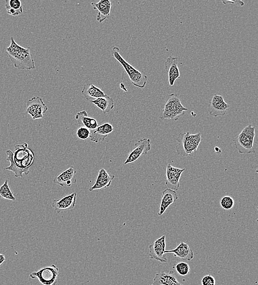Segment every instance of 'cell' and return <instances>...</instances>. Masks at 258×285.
<instances>
[{
	"label": "cell",
	"instance_id": "obj_1",
	"mask_svg": "<svg viewBox=\"0 0 258 285\" xmlns=\"http://www.w3.org/2000/svg\"><path fill=\"white\" fill-rule=\"evenodd\" d=\"M5 153L7 156L6 160L10 164L5 170L14 172L15 178L23 177V174L27 175L30 173L29 168L34 163L35 155L26 142L15 145L14 151L8 149Z\"/></svg>",
	"mask_w": 258,
	"mask_h": 285
},
{
	"label": "cell",
	"instance_id": "obj_2",
	"mask_svg": "<svg viewBox=\"0 0 258 285\" xmlns=\"http://www.w3.org/2000/svg\"><path fill=\"white\" fill-rule=\"evenodd\" d=\"M5 51L15 68L27 70L35 69V60L30 47L24 48L20 46L12 37L10 38V45L5 49Z\"/></svg>",
	"mask_w": 258,
	"mask_h": 285
},
{
	"label": "cell",
	"instance_id": "obj_3",
	"mask_svg": "<svg viewBox=\"0 0 258 285\" xmlns=\"http://www.w3.org/2000/svg\"><path fill=\"white\" fill-rule=\"evenodd\" d=\"M178 144L176 151L181 157L188 156L196 152L202 141V134L192 135L189 132L180 134L177 139Z\"/></svg>",
	"mask_w": 258,
	"mask_h": 285
},
{
	"label": "cell",
	"instance_id": "obj_4",
	"mask_svg": "<svg viewBox=\"0 0 258 285\" xmlns=\"http://www.w3.org/2000/svg\"><path fill=\"white\" fill-rule=\"evenodd\" d=\"M112 56L122 65L132 84L140 89H144L147 84V76L135 69L121 56L120 49L118 47H114L112 52Z\"/></svg>",
	"mask_w": 258,
	"mask_h": 285
},
{
	"label": "cell",
	"instance_id": "obj_5",
	"mask_svg": "<svg viewBox=\"0 0 258 285\" xmlns=\"http://www.w3.org/2000/svg\"><path fill=\"white\" fill-rule=\"evenodd\" d=\"M255 131V126L249 125L246 126L239 135L234 137V142L236 149L241 154L256 152L254 149Z\"/></svg>",
	"mask_w": 258,
	"mask_h": 285
},
{
	"label": "cell",
	"instance_id": "obj_6",
	"mask_svg": "<svg viewBox=\"0 0 258 285\" xmlns=\"http://www.w3.org/2000/svg\"><path fill=\"white\" fill-rule=\"evenodd\" d=\"M188 109L181 104L180 99L175 94L170 95L164 105L163 112L159 118L161 120L169 119L177 121Z\"/></svg>",
	"mask_w": 258,
	"mask_h": 285
},
{
	"label": "cell",
	"instance_id": "obj_7",
	"mask_svg": "<svg viewBox=\"0 0 258 285\" xmlns=\"http://www.w3.org/2000/svg\"><path fill=\"white\" fill-rule=\"evenodd\" d=\"M59 274V268L56 265H52L31 273L29 277L32 279L37 278L42 285H56Z\"/></svg>",
	"mask_w": 258,
	"mask_h": 285
},
{
	"label": "cell",
	"instance_id": "obj_8",
	"mask_svg": "<svg viewBox=\"0 0 258 285\" xmlns=\"http://www.w3.org/2000/svg\"><path fill=\"white\" fill-rule=\"evenodd\" d=\"M166 236L165 235L154 241L148 247L150 259L162 263L167 262L166 254H165L166 251Z\"/></svg>",
	"mask_w": 258,
	"mask_h": 285
},
{
	"label": "cell",
	"instance_id": "obj_9",
	"mask_svg": "<svg viewBox=\"0 0 258 285\" xmlns=\"http://www.w3.org/2000/svg\"><path fill=\"white\" fill-rule=\"evenodd\" d=\"M26 114H29L32 120L43 118V114L47 112L48 108L42 99L37 96L33 97L26 102Z\"/></svg>",
	"mask_w": 258,
	"mask_h": 285
},
{
	"label": "cell",
	"instance_id": "obj_10",
	"mask_svg": "<svg viewBox=\"0 0 258 285\" xmlns=\"http://www.w3.org/2000/svg\"><path fill=\"white\" fill-rule=\"evenodd\" d=\"M229 108V104L225 102L223 96L216 95L209 102L208 110L211 116L217 118L225 116Z\"/></svg>",
	"mask_w": 258,
	"mask_h": 285
},
{
	"label": "cell",
	"instance_id": "obj_11",
	"mask_svg": "<svg viewBox=\"0 0 258 285\" xmlns=\"http://www.w3.org/2000/svg\"><path fill=\"white\" fill-rule=\"evenodd\" d=\"M151 149V140L148 139H143L136 142L133 150L129 153L124 164L135 162L142 155H146Z\"/></svg>",
	"mask_w": 258,
	"mask_h": 285
},
{
	"label": "cell",
	"instance_id": "obj_12",
	"mask_svg": "<svg viewBox=\"0 0 258 285\" xmlns=\"http://www.w3.org/2000/svg\"><path fill=\"white\" fill-rule=\"evenodd\" d=\"M185 171V168L181 169L173 167L168 163L166 169V185L168 188L175 191L179 190L180 179L181 174Z\"/></svg>",
	"mask_w": 258,
	"mask_h": 285
},
{
	"label": "cell",
	"instance_id": "obj_13",
	"mask_svg": "<svg viewBox=\"0 0 258 285\" xmlns=\"http://www.w3.org/2000/svg\"><path fill=\"white\" fill-rule=\"evenodd\" d=\"M76 193L74 192L59 200H54L52 207L57 213L65 211H71L74 209L76 205Z\"/></svg>",
	"mask_w": 258,
	"mask_h": 285
},
{
	"label": "cell",
	"instance_id": "obj_14",
	"mask_svg": "<svg viewBox=\"0 0 258 285\" xmlns=\"http://www.w3.org/2000/svg\"><path fill=\"white\" fill-rule=\"evenodd\" d=\"M165 70L168 74L169 85L174 86L176 80L180 78L178 58L172 56L168 57L165 62Z\"/></svg>",
	"mask_w": 258,
	"mask_h": 285
},
{
	"label": "cell",
	"instance_id": "obj_15",
	"mask_svg": "<svg viewBox=\"0 0 258 285\" xmlns=\"http://www.w3.org/2000/svg\"><path fill=\"white\" fill-rule=\"evenodd\" d=\"M112 3L109 0H101L97 3L92 2L93 9L98 11L96 20L101 23L106 20L111 14Z\"/></svg>",
	"mask_w": 258,
	"mask_h": 285
},
{
	"label": "cell",
	"instance_id": "obj_16",
	"mask_svg": "<svg viewBox=\"0 0 258 285\" xmlns=\"http://www.w3.org/2000/svg\"><path fill=\"white\" fill-rule=\"evenodd\" d=\"M76 173L75 168L71 166L55 178L53 182L61 186H67L69 187L73 184L76 183Z\"/></svg>",
	"mask_w": 258,
	"mask_h": 285
},
{
	"label": "cell",
	"instance_id": "obj_17",
	"mask_svg": "<svg viewBox=\"0 0 258 285\" xmlns=\"http://www.w3.org/2000/svg\"><path fill=\"white\" fill-rule=\"evenodd\" d=\"M114 175H109L104 169L99 171L95 183L90 188V191L104 189L109 187L114 179Z\"/></svg>",
	"mask_w": 258,
	"mask_h": 285
},
{
	"label": "cell",
	"instance_id": "obj_18",
	"mask_svg": "<svg viewBox=\"0 0 258 285\" xmlns=\"http://www.w3.org/2000/svg\"><path fill=\"white\" fill-rule=\"evenodd\" d=\"M114 131L113 126L109 123H105L98 128L95 130L91 131V136L90 140L91 142H103L106 137L111 134Z\"/></svg>",
	"mask_w": 258,
	"mask_h": 285
},
{
	"label": "cell",
	"instance_id": "obj_19",
	"mask_svg": "<svg viewBox=\"0 0 258 285\" xmlns=\"http://www.w3.org/2000/svg\"><path fill=\"white\" fill-rule=\"evenodd\" d=\"M169 253L173 254L175 257L187 261H191L195 257L193 250L188 244L184 242H181L175 249L165 252L166 254Z\"/></svg>",
	"mask_w": 258,
	"mask_h": 285
},
{
	"label": "cell",
	"instance_id": "obj_20",
	"mask_svg": "<svg viewBox=\"0 0 258 285\" xmlns=\"http://www.w3.org/2000/svg\"><path fill=\"white\" fill-rule=\"evenodd\" d=\"M151 285H184L178 281L173 271L157 273Z\"/></svg>",
	"mask_w": 258,
	"mask_h": 285
},
{
	"label": "cell",
	"instance_id": "obj_21",
	"mask_svg": "<svg viewBox=\"0 0 258 285\" xmlns=\"http://www.w3.org/2000/svg\"><path fill=\"white\" fill-rule=\"evenodd\" d=\"M178 199V195L176 191L167 188L162 192V200L158 213L161 216L167 208Z\"/></svg>",
	"mask_w": 258,
	"mask_h": 285
},
{
	"label": "cell",
	"instance_id": "obj_22",
	"mask_svg": "<svg viewBox=\"0 0 258 285\" xmlns=\"http://www.w3.org/2000/svg\"><path fill=\"white\" fill-rule=\"evenodd\" d=\"M81 94L83 95L87 101L91 102L96 99L106 97L107 95L98 87L91 83L85 84L82 88Z\"/></svg>",
	"mask_w": 258,
	"mask_h": 285
},
{
	"label": "cell",
	"instance_id": "obj_23",
	"mask_svg": "<svg viewBox=\"0 0 258 285\" xmlns=\"http://www.w3.org/2000/svg\"><path fill=\"white\" fill-rule=\"evenodd\" d=\"M75 118L80 127L86 128L91 131L98 128L97 120L88 116L87 113L85 111L77 113Z\"/></svg>",
	"mask_w": 258,
	"mask_h": 285
},
{
	"label": "cell",
	"instance_id": "obj_24",
	"mask_svg": "<svg viewBox=\"0 0 258 285\" xmlns=\"http://www.w3.org/2000/svg\"><path fill=\"white\" fill-rule=\"evenodd\" d=\"M90 102L101 110L104 114L112 112L115 106L114 100L108 96L97 98Z\"/></svg>",
	"mask_w": 258,
	"mask_h": 285
},
{
	"label": "cell",
	"instance_id": "obj_25",
	"mask_svg": "<svg viewBox=\"0 0 258 285\" xmlns=\"http://www.w3.org/2000/svg\"><path fill=\"white\" fill-rule=\"evenodd\" d=\"M5 7L10 15L16 16L23 13V5L20 0H6Z\"/></svg>",
	"mask_w": 258,
	"mask_h": 285
},
{
	"label": "cell",
	"instance_id": "obj_26",
	"mask_svg": "<svg viewBox=\"0 0 258 285\" xmlns=\"http://www.w3.org/2000/svg\"><path fill=\"white\" fill-rule=\"evenodd\" d=\"M0 198L13 201H15V197L9 187L7 179L5 180L2 185L0 186Z\"/></svg>",
	"mask_w": 258,
	"mask_h": 285
},
{
	"label": "cell",
	"instance_id": "obj_27",
	"mask_svg": "<svg viewBox=\"0 0 258 285\" xmlns=\"http://www.w3.org/2000/svg\"><path fill=\"white\" fill-rule=\"evenodd\" d=\"M176 271L180 276L185 277L188 276L190 272V267L188 263L180 262L175 266Z\"/></svg>",
	"mask_w": 258,
	"mask_h": 285
},
{
	"label": "cell",
	"instance_id": "obj_28",
	"mask_svg": "<svg viewBox=\"0 0 258 285\" xmlns=\"http://www.w3.org/2000/svg\"><path fill=\"white\" fill-rule=\"evenodd\" d=\"M235 204V201L233 197L230 196H225L222 197L221 201V205L223 209L230 210L232 209Z\"/></svg>",
	"mask_w": 258,
	"mask_h": 285
},
{
	"label": "cell",
	"instance_id": "obj_29",
	"mask_svg": "<svg viewBox=\"0 0 258 285\" xmlns=\"http://www.w3.org/2000/svg\"><path fill=\"white\" fill-rule=\"evenodd\" d=\"M78 138L82 141H86L90 139L91 136V131L84 127H80L76 133Z\"/></svg>",
	"mask_w": 258,
	"mask_h": 285
},
{
	"label": "cell",
	"instance_id": "obj_30",
	"mask_svg": "<svg viewBox=\"0 0 258 285\" xmlns=\"http://www.w3.org/2000/svg\"><path fill=\"white\" fill-rule=\"evenodd\" d=\"M201 284L202 285H216V281L214 277L211 274H208L203 278Z\"/></svg>",
	"mask_w": 258,
	"mask_h": 285
},
{
	"label": "cell",
	"instance_id": "obj_31",
	"mask_svg": "<svg viewBox=\"0 0 258 285\" xmlns=\"http://www.w3.org/2000/svg\"><path fill=\"white\" fill-rule=\"evenodd\" d=\"M5 261V258L3 254H0V266H1Z\"/></svg>",
	"mask_w": 258,
	"mask_h": 285
},
{
	"label": "cell",
	"instance_id": "obj_32",
	"mask_svg": "<svg viewBox=\"0 0 258 285\" xmlns=\"http://www.w3.org/2000/svg\"><path fill=\"white\" fill-rule=\"evenodd\" d=\"M120 87L121 88V89H122L123 91H124L125 92H128V90H126V87L125 86V85L123 83H121L120 84Z\"/></svg>",
	"mask_w": 258,
	"mask_h": 285
},
{
	"label": "cell",
	"instance_id": "obj_33",
	"mask_svg": "<svg viewBox=\"0 0 258 285\" xmlns=\"http://www.w3.org/2000/svg\"><path fill=\"white\" fill-rule=\"evenodd\" d=\"M256 173H258V168L256 170Z\"/></svg>",
	"mask_w": 258,
	"mask_h": 285
},
{
	"label": "cell",
	"instance_id": "obj_34",
	"mask_svg": "<svg viewBox=\"0 0 258 285\" xmlns=\"http://www.w3.org/2000/svg\"><path fill=\"white\" fill-rule=\"evenodd\" d=\"M257 210H258V207H257ZM257 222H258V219H257Z\"/></svg>",
	"mask_w": 258,
	"mask_h": 285
}]
</instances>
